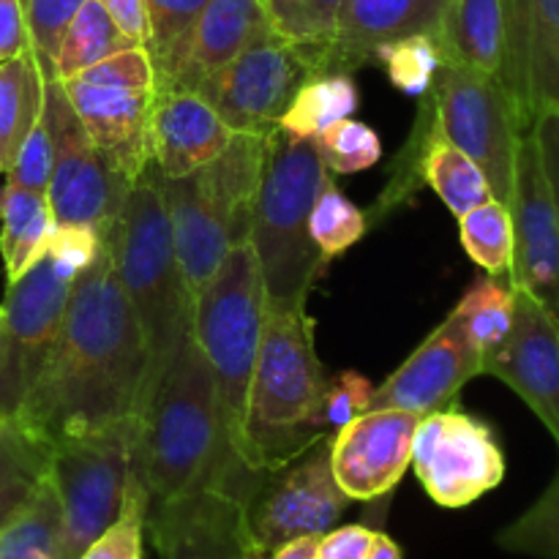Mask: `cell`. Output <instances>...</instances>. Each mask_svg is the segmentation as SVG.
Returning a JSON list of instances; mask_svg holds the SVG:
<instances>
[{
    "mask_svg": "<svg viewBox=\"0 0 559 559\" xmlns=\"http://www.w3.org/2000/svg\"><path fill=\"white\" fill-rule=\"evenodd\" d=\"M112 233L71 282L58 342L16 415L52 442L142 418L145 342L115 271Z\"/></svg>",
    "mask_w": 559,
    "mask_h": 559,
    "instance_id": "obj_1",
    "label": "cell"
},
{
    "mask_svg": "<svg viewBox=\"0 0 559 559\" xmlns=\"http://www.w3.org/2000/svg\"><path fill=\"white\" fill-rule=\"evenodd\" d=\"M131 473L147 497L145 516L207 495L246 506L265 475L243 464L224 437L216 382L191 331L180 338L142 415Z\"/></svg>",
    "mask_w": 559,
    "mask_h": 559,
    "instance_id": "obj_2",
    "label": "cell"
},
{
    "mask_svg": "<svg viewBox=\"0 0 559 559\" xmlns=\"http://www.w3.org/2000/svg\"><path fill=\"white\" fill-rule=\"evenodd\" d=\"M325 391L328 377L314 349V320L306 309L265 306L240 459L251 469L271 473L295 462L322 437H331Z\"/></svg>",
    "mask_w": 559,
    "mask_h": 559,
    "instance_id": "obj_3",
    "label": "cell"
},
{
    "mask_svg": "<svg viewBox=\"0 0 559 559\" xmlns=\"http://www.w3.org/2000/svg\"><path fill=\"white\" fill-rule=\"evenodd\" d=\"M112 246L115 271L145 342L147 374L145 402H142V415H145L169 358L178 349L180 338L191 331V317H194V300L183 284L167 207L158 191L156 169L151 164L131 183L123 211L115 224Z\"/></svg>",
    "mask_w": 559,
    "mask_h": 559,
    "instance_id": "obj_4",
    "label": "cell"
},
{
    "mask_svg": "<svg viewBox=\"0 0 559 559\" xmlns=\"http://www.w3.org/2000/svg\"><path fill=\"white\" fill-rule=\"evenodd\" d=\"M328 175L331 169L314 140H300L278 126L267 134L265 173L249 238L267 306L306 309L317 278L325 273L328 260L311 240L309 218Z\"/></svg>",
    "mask_w": 559,
    "mask_h": 559,
    "instance_id": "obj_5",
    "label": "cell"
},
{
    "mask_svg": "<svg viewBox=\"0 0 559 559\" xmlns=\"http://www.w3.org/2000/svg\"><path fill=\"white\" fill-rule=\"evenodd\" d=\"M265 284L251 240L229 246L216 276L194 298L191 333L216 382L224 437L238 456L243 451L246 407L265 325Z\"/></svg>",
    "mask_w": 559,
    "mask_h": 559,
    "instance_id": "obj_6",
    "label": "cell"
},
{
    "mask_svg": "<svg viewBox=\"0 0 559 559\" xmlns=\"http://www.w3.org/2000/svg\"><path fill=\"white\" fill-rule=\"evenodd\" d=\"M415 123L424 126L431 142H448L467 153L491 186V197L511 202L513 167L524 131L522 112L511 93L480 71L456 63H440L429 91L424 93Z\"/></svg>",
    "mask_w": 559,
    "mask_h": 559,
    "instance_id": "obj_7",
    "label": "cell"
},
{
    "mask_svg": "<svg viewBox=\"0 0 559 559\" xmlns=\"http://www.w3.org/2000/svg\"><path fill=\"white\" fill-rule=\"evenodd\" d=\"M140 429L142 418H126L104 429L55 440L49 486L60 508L58 559H80L118 519Z\"/></svg>",
    "mask_w": 559,
    "mask_h": 559,
    "instance_id": "obj_8",
    "label": "cell"
},
{
    "mask_svg": "<svg viewBox=\"0 0 559 559\" xmlns=\"http://www.w3.org/2000/svg\"><path fill=\"white\" fill-rule=\"evenodd\" d=\"M98 156L134 183L151 164L147 123L156 69L145 47H129L60 82Z\"/></svg>",
    "mask_w": 559,
    "mask_h": 559,
    "instance_id": "obj_9",
    "label": "cell"
},
{
    "mask_svg": "<svg viewBox=\"0 0 559 559\" xmlns=\"http://www.w3.org/2000/svg\"><path fill=\"white\" fill-rule=\"evenodd\" d=\"M76 271L44 249L0 300V418H16L58 342Z\"/></svg>",
    "mask_w": 559,
    "mask_h": 559,
    "instance_id": "obj_10",
    "label": "cell"
},
{
    "mask_svg": "<svg viewBox=\"0 0 559 559\" xmlns=\"http://www.w3.org/2000/svg\"><path fill=\"white\" fill-rule=\"evenodd\" d=\"M331 437L262 475L243 508V559H271L289 540L336 527L353 500L333 478Z\"/></svg>",
    "mask_w": 559,
    "mask_h": 559,
    "instance_id": "obj_11",
    "label": "cell"
},
{
    "mask_svg": "<svg viewBox=\"0 0 559 559\" xmlns=\"http://www.w3.org/2000/svg\"><path fill=\"white\" fill-rule=\"evenodd\" d=\"M44 120L52 136V178L47 186L55 227H93L109 235L118 224L131 180L109 169L66 98L60 80L44 76Z\"/></svg>",
    "mask_w": 559,
    "mask_h": 559,
    "instance_id": "obj_12",
    "label": "cell"
},
{
    "mask_svg": "<svg viewBox=\"0 0 559 559\" xmlns=\"http://www.w3.org/2000/svg\"><path fill=\"white\" fill-rule=\"evenodd\" d=\"M314 60L273 27L251 41L233 63L200 82V93L233 131L267 134L289 107L298 87L314 76Z\"/></svg>",
    "mask_w": 559,
    "mask_h": 559,
    "instance_id": "obj_13",
    "label": "cell"
},
{
    "mask_svg": "<svg viewBox=\"0 0 559 559\" xmlns=\"http://www.w3.org/2000/svg\"><path fill=\"white\" fill-rule=\"evenodd\" d=\"M415 475L442 508H467L506 478L495 429L462 409L420 415L413 440Z\"/></svg>",
    "mask_w": 559,
    "mask_h": 559,
    "instance_id": "obj_14",
    "label": "cell"
},
{
    "mask_svg": "<svg viewBox=\"0 0 559 559\" xmlns=\"http://www.w3.org/2000/svg\"><path fill=\"white\" fill-rule=\"evenodd\" d=\"M508 207L513 218V265L508 278L559 320V207L535 126L519 140Z\"/></svg>",
    "mask_w": 559,
    "mask_h": 559,
    "instance_id": "obj_15",
    "label": "cell"
},
{
    "mask_svg": "<svg viewBox=\"0 0 559 559\" xmlns=\"http://www.w3.org/2000/svg\"><path fill=\"white\" fill-rule=\"evenodd\" d=\"M516 289L513 325L480 374L506 382L551 431L559 445V320L524 289Z\"/></svg>",
    "mask_w": 559,
    "mask_h": 559,
    "instance_id": "obj_16",
    "label": "cell"
},
{
    "mask_svg": "<svg viewBox=\"0 0 559 559\" xmlns=\"http://www.w3.org/2000/svg\"><path fill=\"white\" fill-rule=\"evenodd\" d=\"M420 415L366 409L331 437L333 478L349 500H377L396 489L413 462Z\"/></svg>",
    "mask_w": 559,
    "mask_h": 559,
    "instance_id": "obj_17",
    "label": "cell"
},
{
    "mask_svg": "<svg viewBox=\"0 0 559 559\" xmlns=\"http://www.w3.org/2000/svg\"><path fill=\"white\" fill-rule=\"evenodd\" d=\"M484 360L469 342L456 311L445 317L435 333L371 391L369 409H404L429 415L451 407L464 385L480 374Z\"/></svg>",
    "mask_w": 559,
    "mask_h": 559,
    "instance_id": "obj_18",
    "label": "cell"
},
{
    "mask_svg": "<svg viewBox=\"0 0 559 559\" xmlns=\"http://www.w3.org/2000/svg\"><path fill=\"white\" fill-rule=\"evenodd\" d=\"M448 0H342L333 38L320 55V74H355L374 63L388 41L409 36L440 38Z\"/></svg>",
    "mask_w": 559,
    "mask_h": 559,
    "instance_id": "obj_19",
    "label": "cell"
},
{
    "mask_svg": "<svg viewBox=\"0 0 559 559\" xmlns=\"http://www.w3.org/2000/svg\"><path fill=\"white\" fill-rule=\"evenodd\" d=\"M502 87L527 129L559 115V0H511V41Z\"/></svg>",
    "mask_w": 559,
    "mask_h": 559,
    "instance_id": "obj_20",
    "label": "cell"
},
{
    "mask_svg": "<svg viewBox=\"0 0 559 559\" xmlns=\"http://www.w3.org/2000/svg\"><path fill=\"white\" fill-rule=\"evenodd\" d=\"M235 131L194 91L156 93L147 123L151 167L162 178H186L222 156Z\"/></svg>",
    "mask_w": 559,
    "mask_h": 559,
    "instance_id": "obj_21",
    "label": "cell"
},
{
    "mask_svg": "<svg viewBox=\"0 0 559 559\" xmlns=\"http://www.w3.org/2000/svg\"><path fill=\"white\" fill-rule=\"evenodd\" d=\"M156 180L164 207H167L169 229H173L175 257H178L186 289L194 300L202 287L216 276L233 240H229L227 227L213 207L200 175L191 173L186 178H162L156 173Z\"/></svg>",
    "mask_w": 559,
    "mask_h": 559,
    "instance_id": "obj_22",
    "label": "cell"
},
{
    "mask_svg": "<svg viewBox=\"0 0 559 559\" xmlns=\"http://www.w3.org/2000/svg\"><path fill=\"white\" fill-rule=\"evenodd\" d=\"M267 31H273V22L262 0H207L202 14L197 16L178 71L158 93L197 91L205 76L233 63Z\"/></svg>",
    "mask_w": 559,
    "mask_h": 559,
    "instance_id": "obj_23",
    "label": "cell"
},
{
    "mask_svg": "<svg viewBox=\"0 0 559 559\" xmlns=\"http://www.w3.org/2000/svg\"><path fill=\"white\" fill-rule=\"evenodd\" d=\"M511 41V0H448L437 44L442 63L495 76L502 85Z\"/></svg>",
    "mask_w": 559,
    "mask_h": 559,
    "instance_id": "obj_24",
    "label": "cell"
},
{
    "mask_svg": "<svg viewBox=\"0 0 559 559\" xmlns=\"http://www.w3.org/2000/svg\"><path fill=\"white\" fill-rule=\"evenodd\" d=\"M267 134L235 131L222 156L197 169L233 243L251 238L257 194H260L262 173H265Z\"/></svg>",
    "mask_w": 559,
    "mask_h": 559,
    "instance_id": "obj_25",
    "label": "cell"
},
{
    "mask_svg": "<svg viewBox=\"0 0 559 559\" xmlns=\"http://www.w3.org/2000/svg\"><path fill=\"white\" fill-rule=\"evenodd\" d=\"M55 442L22 418H0V533L36 502L49 484Z\"/></svg>",
    "mask_w": 559,
    "mask_h": 559,
    "instance_id": "obj_26",
    "label": "cell"
},
{
    "mask_svg": "<svg viewBox=\"0 0 559 559\" xmlns=\"http://www.w3.org/2000/svg\"><path fill=\"white\" fill-rule=\"evenodd\" d=\"M44 112V71L31 49L0 60V173H9L22 142Z\"/></svg>",
    "mask_w": 559,
    "mask_h": 559,
    "instance_id": "obj_27",
    "label": "cell"
},
{
    "mask_svg": "<svg viewBox=\"0 0 559 559\" xmlns=\"http://www.w3.org/2000/svg\"><path fill=\"white\" fill-rule=\"evenodd\" d=\"M52 229L47 191L0 186V257L9 282L20 278L36 262L47 249Z\"/></svg>",
    "mask_w": 559,
    "mask_h": 559,
    "instance_id": "obj_28",
    "label": "cell"
},
{
    "mask_svg": "<svg viewBox=\"0 0 559 559\" xmlns=\"http://www.w3.org/2000/svg\"><path fill=\"white\" fill-rule=\"evenodd\" d=\"M129 47H140V44H134L120 31L112 14L102 5V0H85L60 36L58 52L52 60V74L55 80L63 82Z\"/></svg>",
    "mask_w": 559,
    "mask_h": 559,
    "instance_id": "obj_29",
    "label": "cell"
},
{
    "mask_svg": "<svg viewBox=\"0 0 559 559\" xmlns=\"http://www.w3.org/2000/svg\"><path fill=\"white\" fill-rule=\"evenodd\" d=\"M358 109V85L353 74H314L298 87L278 118V129L300 140H314L322 129L349 118Z\"/></svg>",
    "mask_w": 559,
    "mask_h": 559,
    "instance_id": "obj_30",
    "label": "cell"
},
{
    "mask_svg": "<svg viewBox=\"0 0 559 559\" xmlns=\"http://www.w3.org/2000/svg\"><path fill=\"white\" fill-rule=\"evenodd\" d=\"M513 306H516V289L511 278L502 282V276H486L475 282L459 300L456 317L462 320L469 342L478 349L480 360L489 358L500 349L513 325ZM484 371V369H480Z\"/></svg>",
    "mask_w": 559,
    "mask_h": 559,
    "instance_id": "obj_31",
    "label": "cell"
},
{
    "mask_svg": "<svg viewBox=\"0 0 559 559\" xmlns=\"http://www.w3.org/2000/svg\"><path fill=\"white\" fill-rule=\"evenodd\" d=\"M147 16V55L156 69V93L164 91L178 71L189 47L197 16L207 0H142Z\"/></svg>",
    "mask_w": 559,
    "mask_h": 559,
    "instance_id": "obj_32",
    "label": "cell"
},
{
    "mask_svg": "<svg viewBox=\"0 0 559 559\" xmlns=\"http://www.w3.org/2000/svg\"><path fill=\"white\" fill-rule=\"evenodd\" d=\"M462 246L475 265L491 276H508L513 265L511 207L500 200H486L459 216Z\"/></svg>",
    "mask_w": 559,
    "mask_h": 559,
    "instance_id": "obj_33",
    "label": "cell"
},
{
    "mask_svg": "<svg viewBox=\"0 0 559 559\" xmlns=\"http://www.w3.org/2000/svg\"><path fill=\"white\" fill-rule=\"evenodd\" d=\"M424 183L437 191L453 216H462L469 207L491 200V186L484 169L448 142H431L424 162Z\"/></svg>",
    "mask_w": 559,
    "mask_h": 559,
    "instance_id": "obj_34",
    "label": "cell"
},
{
    "mask_svg": "<svg viewBox=\"0 0 559 559\" xmlns=\"http://www.w3.org/2000/svg\"><path fill=\"white\" fill-rule=\"evenodd\" d=\"M60 508L52 486H44L31 508L0 533V559H58Z\"/></svg>",
    "mask_w": 559,
    "mask_h": 559,
    "instance_id": "obj_35",
    "label": "cell"
},
{
    "mask_svg": "<svg viewBox=\"0 0 559 559\" xmlns=\"http://www.w3.org/2000/svg\"><path fill=\"white\" fill-rule=\"evenodd\" d=\"M366 229H369L366 213L360 211V207H355L353 202L338 191L331 173L325 178V183H322L320 194H317L314 207H311V240H314L317 249L325 254V260H333V257H338L342 251L353 249V246L364 238Z\"/></svg>",
    "mask_w": 559,
    "mask_h": 559,
    "instance_id": "obj_36",
    "label": "cell"
},
{
    "mask_svg": "<svg viewBox=\"0 0 559 559\" xmlns=\"http://www.w3.org/2000/svg\"><path fill=\"white\" fill-rule=\"evenodd\" d=\"M271 14L273 27L289 41L304 47L314 60V69L320 66V55L333 38L336 14L342 0H262ZM320 74V69H317Z\"/></svg>",
    "mask_w": 559,
    "mask_h": 559,
    "instance_id": "obj_37",
    "label": "cell"
},
{
    "mask_svg": "<svg viewBox=\"0 0 559 559\" xmlns=\"http://www.w3.org/2000/svg\"><path fill=\"white\" fill-rule=\"evenodd\" d=\"M497 546L511 555L559 559V473L516 522L497 533Z\"/></svg>",
    "mask_w": 559,
    "mask_h": 559,
    "instance_id": "obj_38",
    "label": "cell"
},
{
    "mask_svg": "<svg viewBox=\"0 0 559 559\" xmlns=\"http://www.w3.org/2000/svg\"><path fill=\"white\" fill-rule=\"evenodd\" d=\"M374 63H382L388 80L404 96H424L442 63L440 44L435 36L396 38L377 49Z\"/></svg>",
    "mask_w": 559,
    "mask_h": 559,
    "instance_id": "obj_39",
    "label": "cell"
},
{
    "mask_svg": "<svg viewBox=\"0 0 559 559\" xmlns=\"http://www.w3.org/2000/svg\"><path fill=\"white\" fill-rule=\"evenodd\" d=\"M317 151L331 173L355 175L374 167L382 156V142L374 129L353 118H342L314 136Z\"/></svg>",
    "mask_w": 559,
    "mask_h": 559,
    "instance_id": "obj_40",
    "label": "cell"
},
{
    "mask_svg": "<svg viewBox=\"0 0 559 559\" xmlns=\"http://www.w3.org/2000/svg\"><path fill=\"white\" fill-rule=\"evenodd\" d=\"M145 491H142L140 480L131 473L118 519L82 551L80 559H142V549H145Z\"/></svg>",
    "mask_w": 559,
    "mask_h": 559,
    "instance_id": "obj_41",
    "label": "cell"
},
{
    "mask_svg": "<svg viewBox=\"0 0 559 559\" xmlns=\"http://www.w3.org/2000/svg\"><path fill=\"white\" fill-rule=\"evenodd\" d=\"M85 0H22L27 20V33H31L33 52L38 55L44 76H52V60L58 52L60 36H63L66 25L74 16V11Z\"/></svg>",
    "mask_w": 559,
    "mask_h": 559,
    "instance_id": "obj_42",
    "label": "cell"
},
{
    "mask_svg": "<svg viewBox=\"0 0 559 559\" xmlns=\"http://www.w3.org/2000/svg\"><path fill=\"white\" fill-rule=\"evenodd\" d=\"M49 178H52V136H49V126L41 112L38 123L22 142L14 164L5 173V183L31 191H47Z\"/></svg>",
    "mask_w": 559,
    "mask_h": 559,
    "instance_id": "obj_43",
    "label": "cell"
},
{
    "mask_svg": "<svg viewBox=\"0 0 559 559\" xmlns=\"http://www.w3.org/2000/svg\"><path fill=\"white\" fill-rule=\"evenodd\" d=\"M374 385L358 371H342L338 377L328 380L325 391V426L328 431H338L349 420L369 409V399Z\"/></svg>",
    "mask_w": 559,
    "mask_h": 559,
    "instance_id": "obj_44",
    "label": "cell"
},
{
    "mask_svg": "<svg viewBox=\"0 0 559 559\" xmlns=\"http://www.w3.org/2000/svg\"><path fill=\"white\" fill-rule=\"evenodd\" d=\"M371 540H374V530L364 527V524L328 530L317 546V559H366Z\"/></svg>",
    "mask_w": 559,
    "mask_h": 559,
    "instance_id": "obj_45",
    "label": "cell"
},
{
    "mask_svg": "<svg viewBox=\"0 0 559 559\" xmlns=\"http://www.w3.org/2000/svg\"><path fill=\"white\" fill-rule=\"evenodd\" d=\"M31 47L22 0H0V60L16 58Z\"/></svg>",
    "mask_w": 559,
    "mask_h": 559,
    "instance_id": "obj_46",
    "label": "cell"
},
{
    "mask_svg": "<svg viewBox=\"0 0 559 559\" xmlns=\"http://www.w3.org/2000/svg\"><path fill=\"white\" fill-rule=\"evenodd\" d=\"M102 5L112 14V20L118 22V27L131 38V41L145 47L147 16H145V3H142V0H102Z\"/></svg>",
    "mask_w": 559,
    "mask_h": 559,
    "instance_id": "obj_47",
    "label": "cell"
},
{
    "mask_svg": "<svg viewBox=\"0 0 559 559\" xmlns=\"http://www.w3.org/2000/svg\"><path fill=\"white\" fill-rule=\"evenodd\" d=\"M535 134L540 140V153H544L546 173H549L551 189H555L559 207V115H540L535 120Z\"/></svg>",
    "mask_w": 559,
    "mask_h": 559,
    "instance_id": "obj_48",
    "label": "cell"
},
{
    "mask_svg": "<svg viewBox=\"0 0 559 559\" xmlns=\"http://www.w3.org/2000/svg\"><path fill=\"white\" fill-rule=\"evenodd\" d=\"M320 538L322 535H304V538L289 540V544L278 546V549L271 555V559H317Z\"/></svg>",
    "mask_w": 559,
    "mask_h": 559,
    "instance_id": "obj_49",
    "label": "cell"
},
{
    "mask_svg": "<svg viewBox=\"0 0 559 559\" xmlns=\"http://www.w3.org/2000/svg\"><path fill=\"white\" fill-rule=\"evenodd\" d=\"M366 559H402V549L385 533H374V540H371V549Z\"/></svg>",
    "mask_w": 559,
    "mask_h": 559,
    "instance_id": "obj_50",
    "label": "cell"
}]
</instances>
